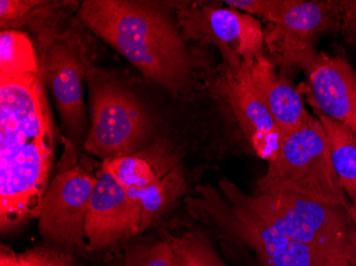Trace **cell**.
I'll return each instance as SVG.
<instances>
[{
    "label": "cell",
    "mask_w": 356,
    "mask_h": 266,
    "mask_svg": "<svg viewBox=\"0 0 356 266\" xmlns=\"http://www.w3.org/2000/svg\"><path fill=\"white\" fill-rule=\"evenodd\" d=\"M86 215L87 247L97 251L141 233V216L125 187L105 164L96 173Z\"/></svg>",
    "instance_id": "13"
},
{
    "label": "cell",
    "mask_w": 356,
    "mask_h": 266,
    "mask_svg": "<svg viewBox=\"0 0 356 266\" xmlns=\"http://www.w3.org/2000/svg\"><path fill=\"white\" fill-rule=\"evenodd\" d=\"M219 188L197 187V196L188 198V212L249 248L261 266H343L266 223L229 179L222 178Z\"/></svg>",
    "instance_id": "3"
},
{
    "label": "cell",
    "mask_w": 356,
    "mask_h": 266,
    "mask_svg": "<svg viewBox=\"0 0 356 266\" xmlns=\"http://www.w3.org/2000/svg\"><path fill=\"white\" fill-rule=\"evenodd\" d=\"M303 71L306 96L315 114L341 123L356 135V72L349 61L317 53Z\"/></svg>",
    "instance_id": "14"
},
{
    "label": "cell",
    "mask_w": 356,
    "mask_h": 266,
    "mask_svg": "<svg viewBox=\"0 0 356 266\" xmlns=\"http://www.w3.org/2000/svg\"><path fill=\"white\" fill-rule=\"evenodd\" d=\"M252 61L237 66L221 64L211 93L224 106L256 156L271 162L279 151L282 135L256 85Z\"/></svg>",
    "instance_id": "12"
},
{
    "label": "cell",
    "mask_w": 356,
    "mask_h": 266,
    "mask_svg": "<svg viewBox=\"0 0 356 266\" xmlns=\"http://www.w3.org/2000/svg\"><path fill=\"white\" fill-rule=\"evenodd\" d=\"M327 135L332 163L350 203L356 209V135L341 123L316 114Z\"/></svg>",
    "instance_id": "16"
},
{
    "label": "cell",
    "mask_w": 356,
    "mask_h": 266,
    "mask_svg": "<svg viewBox=\"0 0 356 266\" xmlns=\"http://www.w3.org/2000/svg\"><path fill=\"white\" fill-rule=\"evenodd\" d=\"M223 3L269 24L279 14L283 0H226Z\"/></svg>",
    "instance_id": "21"
},
{
    "label": "cell",
    "mask_w": 356,
    "mask_h": 266,
    "mask_svg": "<svg viewBox=\"0 0 356 266\" xmlns=\"http://www.w3.org/2000/svg\"><path fill=\"white\" fill-rule=\"evenodd\" d=\"M176 21L185 41L215 46L222 64L237 66L263 53L261 21L223 3L174 1Z\"/></svg>",
    "instance_id": "10"
},
{
    "label": "cell",
    "mask_w": 356,
    "mask_h": 266,
    "mask_svg": "<svg viewBox=\"0 0 356 266\" xmlns=\"http://www.w3.org/2000/svg\"><path fill=\"white\" fill-rule=\"evenodd\" d=\"M350 210H351L352 216H353L354 221H355L356 223V209L353 207V206H351Z\"/></svg>",
    "instance_id": "23"
},
{
    "label": "cell",
    "mask_w": 356,
    "mask_h": 266,
    "mask_svg": "<svg viewBox=\"0 0 356 266\" xmlns=\"http://www.w3.org/2000/svg\"><path fill=\"white\" fill-rule=\"evenodd\" d=\"M0 266H69L67 258L53 249H33L26 253H14L9 248H1Z\"/></svg>",
    "instance_id": "20"
},
{
    "label": "cell",
    "mask_w": 356,
    "mask_h": 266,
    "mask_svg": "<svg viewBox=\"0 0 356 266\" xmlns=\"http://www.w3.org/2000/svg\"><path fill=\"white\" fill-rule=\"evenodd\" d=\"M78 16L147 79L175 97H191L194 65L172 3L85 0Z\"/></svg>",
    "instance_id": "2"
},
{
    "label": "cell",
    "mask_w": 356,
    "mask_h": 266,
    "mask_svg": "<svg viewBox=\"0 0 356 266\" xmlns=\"http://www.w3.org/2000/svg\"><path fill=\"white\" fill-rule=\"evenodd\" d=\"M47 1L39 0H1L0 1V26L1 31L17 30L29 24L35 14Z\"/></svg>",
    "instance_id": "19"
},
{
    "label": "cell",
    "mask_w": 356,
    "mask_h": 266,
    "mask_svg": "<svg viewBox=\"0 0 356 266\" xmlns=\"http://www.w3.org/2000/svg\"><path fill=\"white\" fill-rule=\"evenodd\" d=\"M245 203L272 227L343 266H356V223L351 206L325 203L298 192L258 188Z\"/></svg>",
    "instance_id": "4"
},
{
    "label": "cell",
    "mask_w": 356,
    "mask_h": 266,
    "mask_svg": "<svg viewBox=\"0 0 356 266\" xmlns=\"http://www.w3.org/2000/svg\"><path fill=\"white\" fill-rule=\"evenodd\" d=\"M341 25L346 41L356 46V0H341Z\"/></svg>",
    "instance_id": "22"
},
{
    "label": "cell",
    "mask_w": 356,
    "mask_h": 266,
    "mask_svg": "<svg viewBox=\"0 0 356 266\" xmlns=\"http://www.w3.org/2000/svg\"><path fill=\"white\" fill-rule=\"evenodd\" d=\"M86 82L90 103L86 151L104 162L133 155L153 141L152 116L121 80L90 62Z\"/></svg>",
    "instance_id": "5"
},
{
    "label": "cell",
    "mask_w": 356,
    "mask_h": 266,
    "mask_svg": "<svg viewBox=\"0 0 356 266\" xmlns=\"http://www.w3.org/2000/svg\"><path fill=\"white\" fill-rule=\"evenodd\" d=\"M257 187L290 190L325 203L352 206L336 175L327 135L316 115L282 139Z\"/></svg>",
    "instance_id": "8"
},
{
    "label": "cell",
    "mask_w": 356,
    "mask_h": 266,
    "mask_svg": "<svg viewBox=\"0 0 356 266\" xmlns=\"http://www.w3.org/2000/svg\"><path fill=\"white\" fill-rule=\"evenodd\" d=\"M75 145L67 140L56 174L40 207V233L46 241L67 248L87 246L85 222L97 178L76 159Z\"/></svg>",
    "instance_id": "11"
},
{
    "label": "cell",
    "mask_w": 356,
    "mask_h": 266,
    "mask_svg": "<svg viewBox=\"0 0 356 266\" xmlns=\"http://www.w3.org/2000/svg\"><path fill=\"white\" fill-rule=\"evenodd\" d=\"M163 237L171 245L175 266H226L207 237L199 230H188L181 235Z\"/></svg>",
    "instance_id": "17"
},
{
    "label": "cell",
    "mask_w": 356,
    "mask_h": 266,
    "mask_svg": "<svg viewBox=\"0 0 356 266\" xmlns=\"http://www.w3.org/2000/svg\"><path fill=\"white\" fill-rule=\"evenodd\" d=\"M117 266H175L171 245L165 237L149 245H139L126 253Z\"/></svg>",
    "instance_id": "18"
},
{
    "label": "cell",
    "mask_w": 356,
    "mask_h": 266,
    "mask_svg": "<svg viewBox=\"0 0 356 266\" xmlns=\"http://www.w3.org/2000/svg\"><path fill=\"white\" fill-rule=\"evenodd\" d=\"M51 3L30 21L35 35V48L44 85L54 97L67 140L83 145L89 132L85 103L88 59L85 44L71 32H59L46 21Z\"/></svg>",
    "instance_id": "6"
},
{
    "label": "cell",
    "mask_w": 356,
    "mask_h": 266,
    "mask_svg": "<svg viewBox=\"0 0 356 266\" xmlns=\"http://www.w3.org/2000/svg\"><path fill=\"white\" fill-rule=\"evenodd\" d=\"M251 69L282 139L303 127L312 119L313 114L306 109L299 90L275 69V65L266 56L261 53L253 59Z\"/></svg>",
    "instance_id": "15"
},
{
    "label": "cell",
    "mask_w": 356,
    "mask_h": 266,
    "mask_svg": "<svg viewBox=\"0 0 356 266\" xmlns=\"http://www.w3.org/2000/svg\"><path fill=\"white\" fill-rule=\"evenodd\" d=\"M55 126L37 48L26 32L0 33V225L39 216L55 151Z\"/></svg>",
    "instance_id": "1"
},
{
    "label": "cell",
    "mask_w": 356,
    "mask_h": 266,
    "mask_svg": "<svg viewBox=\"0 0 356 266\" xmlns=\"http://www.w3.org/2000/svg\"><path fill=\"white\" fill-rule=\"evenodd\" d=\"M181 158L175 143L163 137L133 155L103 162L139 209L141 231L169 213L187 192Z\"/></svg>",
    "instance_id": "7"
},
{
    "label": "cell",
    "mask_w": 356,
    "mask_h": 266,
    "mask_svg": "<svg viewBox=\"0 0 356 266\" xmlns=\"http://www.w3.org/2000/svg\"><path fill=\"white\" fill-rule=\"evenodd\" d=\"M341 0H283L277 17L264 29V45L288 78L313 60L316 43L341 30Z\"/></svg>",
    "instance_id": "9"
}]
</instances>
